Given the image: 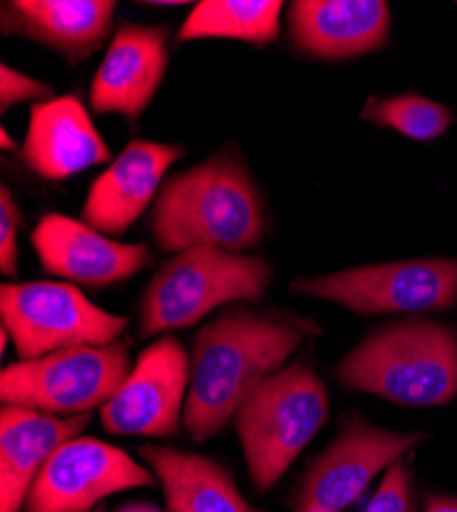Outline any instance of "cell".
<instances>
[{
	"instance_id": "obj_27",
	"label": "cell",
	"mask_w": 457,
	"mask_h": 512,
	"mask_svg": "<svg viewBox=\"0 0 457 512\" xmlns=\"http://www.w3.org/2000/svg\"><path fill=\"white\" fill-rule=\"evenodd\" d=\"M0 146H3L5 150H17L19 148L17 142L7 134L5 127H3V130H0Z\"/></svg>"
},
{
	"instance_id": "obj_20",
	"label": "cell",
	"mask_w": 457,
	"mask_h": 512,
	"mask_svg": "<svg viewBox=\"0 0 457 512\" xmlns=\"http://www.w3.org/2000/svg\"><path fill=\"white\" fill-rule=\"evenodd\" d=\"M281 9V0H203L185 19L177 41L236 39L267 46L279 37Z\"/></svg>"
},
{
	"instance_id": "obj_12",
	"label": "cell",
	"mask_w": 457,
	"mask_h": 512,
	"mask_svg": "<svg viewBox=\"0 0 457 512\" xmlns=\"http://www.w3.org/2000/svg\"><path fill=\"white\" fill-rule=\"evenodd\" d=\"M41 269L87 287L126 281L152 263L146 244H123L107 238L82 220L48 213L31 232Z\"/></svg>"
},
{
	"instance_id": "obj_15",
	"label": "cell",
	"mask_w": 457,
	"mask_h": 512,
	"mask_svg": "<svg viewBox=\"0 0 457 512\" xmlns=\"http://www.w3.org/2000/svg\"><path fill=\"white\" fill-rule=\"evenodd\" d=\"M21 162L46 181H64L111 160V152L76 95L35 103L29 109Z\"/></svg>"
},
{
	"instance_id": "obj_16",
	"label": "cell",
	"mask_w": 457,
	"mask_h": 512,
	"mask_svg": "<svg viewBox=\"0 0 457 512\" xmlns=\"http://www.w3.org/2000/svg\"><path fill=\"white\" fill-rule=\"evenodd\" d=\"M289 39L308 56L347 60L376 52L390 35L384 0H296L289 5Z\"/></svg>"
},
{
	"instance_id": "obj_2",
	"label": "cell",
	"mask_w": 457,
	"mask_h": 512,
	"mask_svg": "<svg viewBox=\"0 0 457 512\" xmlns=\"http://www.w3.org/2000/svg\"><path fill=\"white\" fill-rule=\"evenodd\" d=\"M265 228L263 197L244 160L230 150L166 181L150 216L152 238L164 252L193 246L242 252L261 244Z\"/></svg>"
},
{
	"instance_id": "obj_10",
	"label": "cell",
	"mask_w": 457,
	"mask_h": 512,
	"mask_svg": "<svg viewBox=\"0 0 457 512\" xmlns=\"http://www.w3.org/2000/svg\"><path fill=\"white\" fill-rule=\"evenodd\" d=\"M156 484L152 469L123 449L99 439L76 437L41 467L23 512H93L113 494Z\"/></svg>"
},
{
	"instance_id": "obj_26",
	"label": "cell",
	"mask_w": 457,
	"mask_h": 512,
	"mask_svg": "<svg viewBox=\"0 0 457 512\" xmlns=\"http://www.w3.org/2000/svg\"><path fill=\"white\" fill-rule=\"evenodd\" d=\"M113 512H162L158 506L150 504V502H128V504H121L119 508H115Z\"/></svg>"
},
{
	"instance_id": "obj_11",
	"label": "cell",
	"mask_w": 457,
	"mask_h": 512,
	"mask_svg": "<svg viewBox=\"0 0 457 512\" xmlns=\"http://www.w3.org/2000/svg\"><path fill=\"white\" fill-rule=\"evenodd\" d=\"M191 361L175 336H160L134 363L117 394L101 408L111 435L173 437L185 418Z\"/></svg>"
},
{
	"instance_id": "obj_9",
	"label": "cell",
	"mask_w": 457,
	"mask_h": 512,
	"mask_svg": "<svg viewBox=\"0 0 457 512\" xmlns=\"http://www.w3.org/2000/svg\"><path fill=\"white\" fill-rule=\"evenodd\" d=\"M292 293L339 304L361 316L443 312L457 306V259H414L302 277Z\"/></svg>"
},
{
	"instance_id": "obj_3",
	"label": "cell",
	"mask_w": 457,
	"mask_h": 512,
	"mask_svg": "<svg viewBox=\"0 0 457 512\" xmlns=\"http://www.w3.org/2000/svg\"><path fill=\"white\" fill-rule=\"evenodd\" d=\"M343 388L398 406H443L457 396V330L437 320L386 324L335 371Z\"/></svg>"
},
{
	"instance_id": "obj_4",
	"label": "cell",
	"mask_w": 457,
	"mask_h": 512,
	"mask_svg": "<svg viewBox=\"0 0 457 512\" xmlns=\"http://www.w3.org/2000/svg\"><path fill=\"white\" fill-rule=\"evenodd\" d=\"M328 412V390L308 357L267 377L242 402L232 422L257 492L267 494L279 484L326 424Z\"/></svg>"
},
{
	"instance_id": "obj_18",
	"label": "cell",
	"mask_w": 457,
	"mask_h": 512,
	"mask_svg": "<svg viewBox=\"0 0 457 512\" xmlns=\"http://www.w3.org/2000/svg\"><path fill=\"white\" fill-rule=\"evenodd\" d=\"M115 7L109 0H13L0 5V29L48 46L76 64L101 50Z\"/></svg>"
},
{
	"instance_id": "obj_6",
	"label": "cell",
	"mask_w": 457,
	"mask_h": 512,
	"mask_svg": "<svg viewBox=\"0 0 457 512\" xmlns=\"http://www.w3.org/2000/svg\"><path fill=\"white\" fill-rule=\"evenodd\" d=\"M132 367L130 345L123 340L17 361L0 373V400L52 416L89 414L117 394Z\"/></svg>"
},
{
	"instance_id": "obj_24",
	"label": "cell",
	"mask_w": 457,
	"mask_h": 512,
	"mask_svg": "<svg viewBox=\"0 0 457 512\" xmlns=\"http://www.w3.org/2000/svg\"><path fill=\"white\" fill-rule=\"evenodd\" d=\"M54 91L50 84L35 80L15 68L0 66V109L7 111L13 105L29 103V101H52Z\"/></svg>"
},
{
	"instance_id": "obj_7",
	"label": "cell",
	"mask_w": 457,
	"mask_h": 512,
	"mask_svg": "<svg viewBox=\"0 0 457 512\" xmlns=\"http://www.w3.org/2000/svg\"><path fill=\"white\" fill-rule=\"evenodd\" d=\"M0 316L19 361H33L74 347L113 345L128 318L89 302L70 283L31 281L0 287Z\"/></svg>"
},
{
	"instance_id": "obj_25",
	"label": "cell",
	"mask_w": 457,
	"mask_h": 512,
	"mask_svg": "<svg viewBox=\"0 0 457 512\" xmlns=\"http://www.w3.org/2000/svg\"><path fill=\"white\" fill-rule=\"evenodd\" d=\"M423 512H457V496L429 492L425 498Z\"/></svg>"
},
{
	"instance_id": "obj_23",
	"label": "cell",
	"mask_w": 457,
	"mask_h": 512,
	"mask_svg": "<svg viewBox=\"0 0 457 512\" xmlns=\"http://www.w3.org/2000/svg\"><path fill=\"white\" fill-rule=\"evenodd\" d=\"M23 213L7 185L0 189V271L15 277L19 265V230Z\"/></svg>"
},
{
	"instance_id": "obj_1",
	"label": "cell",
	"mask_w": 457,
	"mask_h": 512,
	"mask_svg": "<svg viewBox=\"0 0 457 512\" xmlns=\"http://www.w3.org/2000/svg\"><path fill=\"white\" fill-rule=\"evenodd\" d=\"M322 328L283 310L244 306L205 324L193 343L191 383L183 424L195 443L216 437L259 383L281 371L308 338Z\"/></svg>"
},
{
	"instance_id": "obj_8",
	"label": "cell",
	"mask_w": 457,
	"mask_h": 512,
	"mask_svg": "<svg viewBox=\"0 0 457 512\" xmlns=\"http://www.w3.org/2000/svg\"><path fill=\"white\" fill-rule=\"evenodd\" d=\"M425 441L423 431H388L363 412L347 414L337 437L298 476L287 498L289 512H343L373 478Z\"/></svg>"
},
{
	"instance_id": "obj_22",
	"label": "cell",
	"mask_w": 457,
	"mask_h": 512,
	"mask_svg": "<svg viewBox=\"0 0 457 512\" xmlns=\"http://www.w3.org/2000/svg\"><path fill=\"white\" fill-rule=\"evenodd\" d=\"M363 512H419L417 486H414V474L406 455L386 469L380 488Z\"/></svg>"
},
{
	"instance_id": "obj_28",
	"label": "cell",
	"mask_w": 457,
	"mask_h": 512,
	"mask_svg": "<svg viewBox=\"0 0 457 512\" xmlns=\"http://www.w3.org/2000/svg\"><path fill=\"white\" fill-rule=\"evenodd\" d=\"M93 512H107V506H105V504H101V506H97Z\"/></svg>"
},
{
	"instance_id": "obj_21",
	"label": "cell",
	"mask_w": 457,
	"mask_h": 512,
	"mask_svg": "<svg viewBox=\"0 0 457 512\" xmlns=\"http://www.w3.org/2000/svg\"><path fill=\"white\" fill-rule=\"evenodd\" d=\"M361 119L380 127H392L408 140L433 142L441 138L453 121L451 111L421 95L369 97L361 109Z\"/></svg>"
},
{
	"instance_id": "obj_17",
	"label": "cell",
	"mask_w": 457,
	"mask_h": 512,
	"mask_svg": "<svg viewBox=\"0 0 457 512\" xmlns=\"http://www.w3.org/2000/svg\"><path fill=\"white\" fill-rule=\"evenodd\" d=\"M91 424V414L52 416L23 406L0 410V512H23L41 467Z\"/></svg>"
},
{
	"instance_id": "obj_5",
	"label": "cell",
	"mask_w": 457,
	"mask_h": 512,
	"mask_svg": "<svg viewBox=\"0 0 457 512\" xmlns=\"http://www.w3.org/2000/svg\"><path fill=\"white\" fill-rule=\"evenodd\" d=\"M273 267L263 256L193 246L177 252L150 279L140 300V334L189 328L220 306L259 302Z\"/></svg>"
},
{
	"instance_id": "obj_19",
	"label": "cell",
	"mask_w": 457,
	"mask_h": 512,
	"mask_svg": "<svg viewBox=\"0 0 457 512\" xmlns=\"http://www.w3.org/2000/svg\"><path fill=\"white\" fill-rule=\"evenodd\" d=\"M140 457L162 488L166 512H263L238 490L228 469L195 451L144 445Z\"/></svg>"
},
{
	"instance_id": "obj_13",
	"label": "cell",
	"mask_w": 457,
	"mask_h": 512,
	"mask_svg": "<svg viewBox=\"0 0 457 512\" xmlns=\"http://www.w3.org/2000/svg\"><path fill=\"white\" fill-rule=\"evenodd\" d=\"M169 66V29L123 23L91 82L95 113H119L136 121L154 95Z\"/></svg>"
},
{
	"instance_id": "obj_14",
	"label": "cell",
	"mask_w": 457,
	"mask_h": 512,
	"mask_svg": "<svg viewBox=\"0 0 457 512\" xmlns=\"http://www.w3.org/2000/svg\"><path fill=\"white\" fill-rule=\"evenodd\" d=\"M179 156L181 148L171 144L130 142L93 181L82 207V222L111 236L128 232L156 201L162 177Z\"/></svg>"
}]
</instances>
